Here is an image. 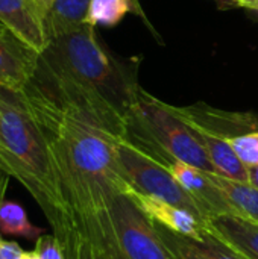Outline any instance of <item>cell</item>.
<instances>
[{"mask_svg":"<svg viewBox=\"0 0 258 259\" xmlns=\"http://www.w3.org/2000/svg\"><path fill=\"white\" fill-rule=\"evenodd\" d=\"M49 146L55 173L91 259H117L113 203L132 188L119 158L117 135L59 99L33 76L20 91Z\"/></svg>","mask_w":258,"mask_h":259,"instance_id":"1","label":"cell"},{"mask_svg":"<svg viewBox=\"0 0 258 259\" xmlns=\"http://www.w3.org/2000/svg\"><path fill=\"white\" fill-rule=\"evenodd\" d=\"M35 76L65 103L126 137L141 88L125 65L102 47L96 26L85 24L49 41Z\"/></svg>","mask_w":258,"mask_h":259,"instance_id":"2","label":"cell"},{"mask_svg":"<svg viewBox=\"0 0 258 259\" xmlns=\"http://www.w3.org/2000/svg\"><path fill=\"white\" fill-rule=\"evenodd\" d=\"M126 138L138 144L163 164L181 161L214 173L204 147L190 126L169 106L140 90L132 109Z\"/></svg>","mask_w":258,"mask_h":259,"instance_id":"3","label":"cell"},{"mask_svg":"<svg viewBox=\"0 0 258 259\" xmlns=\"http://www.w3.org/2000/svg\"><path fill=\"white\" fill-rule=\"evenodd\" d=\"M117 158L132 191L184 208L205 223L198 205L179 185L166 164L126 137L117 140Z\"/></svg>","mask_w":258,"mask_h":259,"instance_id":"4","label":"cell"},{"mask_svg":"<svg viewBox=\"0 0 258 259\" xmlns=\"http://www.w3.org/2000/svg\"><path fill=\"white\" fill-rule=\"evenodd\" d=\"M113 229L117 259H175L157 225L128 194L113 203Z\"/></svg>","mask_w":258,"mask_h":259,"instance_id":"5","label":"cell"},{"mask_svg":"<svg viewBox=\"0 0 258 259\" xmlns=\"http://www.w3.org/2000/svg\"><path fill=\"white\" fill-rule=\"evenodd\" d=\"M167 167L186 193L195 200L205 222L217 215H234L233 206L213 181L210 171L181 161H173Z\"/></svg>","mask_w":258,"mask_h":259,"instance_id":"6","label":"cell"},{"mask_svg":"<svg viewBox=\"0 0 258 259\" xmlns=\"http://www.w3.org/2000/svg\"><path fill=\"white\" fill-rule=\"evenodd\" d=\"M173 109L190 126L193 134L199 140L210 162L213 164L214 173H217L224 178H228V179L248 182V179H249L248 167L237 156L228 137L202 124L192 111L182 109V108H175V106H173Z\"/></svg>","mask_w":258,"mask_h":259,"instance_id":"7","label":"cell"},{"mask_svg":"<svg viewBox=\"0 0 258 259\" xmlns=\"http://www.w3.org/2000/svg\"><path fill=\"white\" fill-rule=\"evenodd\" d=\"M40 53L0 23V87L21 91L33 76Z\"/></svg>","mask_w":258,"mask_h":259,"instance_id":"8","label":"cell"},{"mask_svg":"<svg viewBox=\"0 0 258 259\" xmlns=\"http://www.w3.org/2000/svg\"><path fill=\"white\" fill-rule=\"evenodd\" d=\"M128 196L132 197V200L146 212V215L154 223L189 238L202 240L205 237L207 234L205 223L193 212L179 208L176 205H172L169 202L140 194L137 191H132Z\"/></svg>","mask_w":258,"mask_h":259,"instance_id":"9","label":"cell"},{"mask_svg":"<svg viewBox=\"0 0 258 259\" xmlns=\"http://www.w3.org/2000/svg\"><path fill=\"white\" fill-rule=\"evenodd\" d=\"M0 23L40 55L46 50L43 18L29 0H0Z\"/></svg>","mask_w":258,"mask_h":259,"instance_id":"10","label":"cell"},{"mask_svg":"<svg viewBox=\"0 0 258 259\" xmlns=\"http://www.w3.org/2000/svg\"><path fill=\"white\" fill-rule=\"evenodd\" d=\"M207 232L246 259H258V223L239 215H217L205 222Z\"/></svg>","mask_w":258,"mask_h":259,"instance_id":"11","label":"cell"},{"mask_svg":"<svg viewBox=\"0 0 258 259\" xmlns=\"http://www.w3.org/2000/svg\"><path fill=\"white\" fill-rule=\"evenodd\" d=\"M157 229L175 259H246L208 232L202 240H195L178 235L160 225H157Z\"/></svg>","mask_w":258,"mask_h":259,"instance_id":"12","label":"cell"},{"mask_svg":"<svg viewBox=\"0 0 258 259\" xmlns=\"http://www.w3.org/2000/svg\"><path fill=\"white\" fill-rule=\"evenodd\" d=\"M90 3L91 0H53L43 18L47 39H56L85 24H91L88 18Z\"/></svg>","mask_w":258,"mask_h":259,"instance_id":"13","label":"cell"},{"mask_svg":"<svg viewBox=\"0 0 258 259\" xmlns=\"http://www.w3.org/2000/svg\"><path fill=\"white\" fill-rule=\"evenodd\" d=\"M213 181L227 196L234 215L258 223V188L249 182H240L211 173Z\"/></svg>","mask_w":258,"mask_h":259,"instance_id":"14","label":"cell"},{"mask_svg":"<svg viewBox=\"0 0 258 259\" xmlns=\"http://www.w3.org/2000/svg\"><path fill=\"white\" fill-rule=\"evenodd\" d=\"M0 234L23 237L26 240H38L44 231L33 226L18 203L5 200L0 208Z\"/></svg>","mask_w":258,"mask_h":259,"instance_id":"15","label":"cell"},{"mask_svg":"<svg viewBox=\"0 0 258 259\" xmlns=\"http://www.w3.org/2000/svg\"><path fill=\"white\" fill-rule=\"evenodd\" d=\"M131 9V0H91L90 23L93 26H114Z\"/></svg>","mask_w":258,"mask_h":259,"instance_id":"16","label":"cell"},{"mask_svg":"<svg viewBox=\"0 0 258 259\" xmlns=\"http://www.w3.org/2000/svg\"><path fill=\"white\" fill-rule=\"evenodd\" d=\"M237 156L246 167L258 165V131L228 137Z\"/></svg>","mask_w":258,"mask_h":259,"instance_id":"17","label":"cell"},{"mask_svg":"<svg viewBox=\"0 0 258 259\" xmlns=\"http://www.w3.org/2000/svg\"><path fill=\"white\" fill-rule=\"evenodd\" d=\"M33 250L40 255L41 259H65L64 253H62V249H61V244L55 238L53 234L52 235L43 234L36 240Z\"/></svg>","mask_w":258,"mask_h":259,"instance_id":"18","label":"cell"},{"mask_svg":"<svg viewBox=\"0 0 258 259\" xmlns=\"http://www.w3.org/2000/svg\"><path fill=\"white\" fill-rule=\"evenodd\" d=\"M24 250L14 241L3 240L0 237V259H23Z\"/></svg>","mask_w":258,"mask_h":259,"instance_id":"19","label":"cell"},{"mask_svg":"<svg viewBox=\"0 0 258 259\" xmlns=\"http://www.w3.org/2000/svg\"><path fill=\"white\" fill-rule=\"evenodd\" d=\"M9 175H6L5 171L0 170V208L3 205V202L6 200V190H8V185H9Z\"/></svg>","mask_w":258,"mask_h":259,"instance_id":"20","label":"cell"},{"mask_svg":"<svg viewBox=\"0 0 258 259\" xmlns=\"http://www.w3.org/2000/svg\"><path fill=\"white\" fill-rule=\"evenodd\" d=\"M230 2H233L237 6H242V8H246V9L257 11L258 12V0H230Z\"/></svg>","mask_w":258,"mask_h":259,"instance_id":"21","label":"cell"},{"mask_svg":"<svg viewBox=\"0 0 258 259\" xmlns=\"http://www.w3.org/2000/svg\"><path fill=\"white\" fill-rule=\"evenodd\" d=\"M248 173H249V179L248 182L252 184L254 187L258 188V165H254V167H248Z\"/></svg>","mask_w":258,"mask_h":259,"instance_id":"22","label":"cell"},{"mask_svg":"<svg viewBox=\"0 0 258 259\" xmlns=\"http://www.w3.org/2000/svg\"><path fill=\"white\" fill-rule=\"evenodd\" d=\"M23 259H41V258H40V255H38L35 250H30V252H24Z\"/></svg>","mask_w":258,"mask_h":259,"instance_id":"23","label":"cell"},{"mask_svg":"<svg viewBox=\"0 0 258 259\" xmlns=\"http://www.w3.org/2000/svg\"><path fill=\"white\" fill-rule=\"evenodd\" d=\"M96 259H108V258H106V256H97Z\"/></svg>","mask_w":258,"mask_h":259,"instance_id":"24","label":"cell"}]
</instances>
